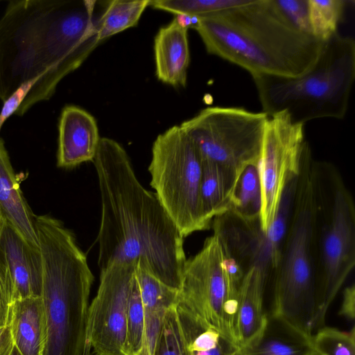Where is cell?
Listing matches in <instances>:
<instances>
[{
    "instance_id": "cell-5",
    "label": "cell",
    "mask_w": 355,
    "mask_h": 355,
    "mask_svg": "<svg viewBox=\"0 0 355 355\" xmlns=\"http://www.w3.org/2000/svg\"><path fill=\"white\" fill-rule=\"evenodd\" d=\"M35 227L42 263L47 337L42 355H94L88 338L89 297L94 277L73 233L48 215Z\"/></svg>"
},
{
    "instance_id": "cell-23",
    "label": "cell",
    "mask_w": 355,
    "mask_h": 355,
    "mask_svg": "<svg viewBox=\"0 0 355 355\" xmlns=\"http://www.w3.org/2000/svg\"><path fill=\"white\" fill-rule=\"evenodd\" d=\"M261 191L258 164L248 166L233 191L228 211L247 220H259Z\"/></svg>"
},
{
    "instance_id": "cell-38",
    "label": "cell",
    "mask_w": 355,
    "mask_h": 355,
    "mask_svg": "<svg viewBox=\"0 0 355 355\" xmlns=\"http://www.w3.org/2000/svg\"><path fill=\"white\" fill-rule=\"evenodd\" d=\"M5 220H6L5 216H4L3 211L0 207V233H1V229L3 226V224L5 223Z\"/></svg>"
},
{
    "instance_id": "cell-18",
    "label": "cell",
    "mask_w": 355,
    "mask_h": 355,
    "mask_svg": "<svg viewBox=\"0 0 355 355\" xmlns=\"http://www.w3.org/2000/svg\"><path fill=\"white\" fill-rule=\"evenodd\" d=\"M0 207L5 218L32 245L39 248L31 211L19 188L8 152L0 138Z\"/></svg>"
},
{
    "instance_id": "cell-28",
    "label": "cell",
    "mask_w": 355,
    "mask_h": 355,
    "mask_svg": "<svg viewBox=\"0 0 355 355\" xmlns=\"http://www.w3.org/2000/svg\"><path fill=\"white\" fill-rule=\"evenodd\" d=\"M145 343L144 311L137 282L135 280L127 311L123 354L135 355L141 349Z\"/></svg>"
},
{
    "instance_id": "cell-36",
    "label": "cell",
    "mask_w": 355,
    "mask_h": 355,
    "mask_svg": "<svg viewBox=\"0 0 355 355\" xmlns=\"http://www.w3.org/2000/svg\"><path fill=\"white\" fill-rule=\"evenodd\" d=\"M174 19L182 28L188 30L189 28H195L199 18L186 14H178L175 15Z\"/></svg>"
},
{
    "instance_id": "cell-8",
    "label": "cell",
    "mask_w": 355,
    "mask_h": 355,
    "mask_svg": "<svg viewBox=\"0 0 355 355\" xmlns=\"http://www.w3.org/2000/svg\"><path fill=\"white\" fill-rule=\"evenodd\" d=\"M269 116L241 107H209L180 125L196 145L202 160L216 163L238 178L258 164Z\"/></svg>"
},
{
    "instance_id": "cell-39",
    "label": "cell",
    "mask_w": 355,
    "mask_h": 355,
    "mask_svg": "<svg viewBox=\"0 0 355 355\" xmlns=\"http://www.w3.org/2000/svg\"><path fill=\"white\" fill-rule=\"evenodd\" d=\"M10 355H21V354L19 352L17 347L15 345H13L12 352Z\"/></svg>"
},
{
    "instance_id": "cell-17",
    "label": "cell",
    "mask_w": 355,
    "mask_h": 355,
    "mask_svg": "<svg viewBox=\"0 0 355 355\" xmlns=\"http://www.w3.org/2000/svg\"><path fill=\"white\" fill-rule=\"evenodd\" d=\"M8 325L13 345L21 355H42L47 337L46 311L42 297L15 300Z\"/></svg>"
},
{
    "instance_id": "cell-34",
    "label": "cell",
    "mask_w": 355,
    "mask_h": 355,
    "mask_svg": "<svg viewBox=\"0 0 355 355\" xmlns=\"http://www.w3.org/2000/svg\"><path fill=\"white\" fill-rule=\"evenodd\" d=\"M11 305L10 297L0 279V328L8 324Z\"/></svg>"
},
{
    "instance_id": "cell-12",
    "label": "cell",
    "mask_w": 355,
    "mask_h": 355,
    "mask_svg": "<svg viewBox=\"0 0 355 355\" xmlns=\"http://www.w3.org/2000/svg\"><path fill=\"white\" fill-rule=\"evenodd\" d=\"M135 267V263H115L101 270L98 289L88 311V338L94 355H124Z\"/></svg>"
},
{
    "instance_id": "cell-1",
    "label": "cell",
    "mask_w": 355,
    "mask_h": 355,
    "mask_svg": "<svg viewBox=\"0 0 355 355\" xmlns=\"http://www.w3.org/2000/svg\"><path fill=\"white\" fill-rule=\"evenodd\" d=\"M12 0L0 19V100L36 80L15 114L49 100L57 85L101 42L98 21L106 2Z\"/></svg>"
},
{
    "instance_id": "cell-20",
    "label": "cell",
    "mask_w": 355,
    "mask_h": 355,
    "mask_svg": "<svg viewBox=\"0 0 355 355\" xmlns=\"http://www.w3.org/2000/svg\"><path fill=\"white\" fill-rule=\"evenodd\" d=\"M297 175L288 178L274 220L263 236L256 266L262 268L268 276L272 274L279 259L293 209Z\"/></svg>"
},
{
    "instance_id": "cell-4",
    "label": "cell",
    "mask_w": 355,
    "mask_h": 355,
    "mask_svg": "<svg viewBox=\"0 0 355 355\" xmlns=\"http://www.w3.org/2000/svg\"><path fill=\"white\" fill-rule=\"evenodd\" d=\"M320 171V164L305 143L288 227L272 272V318L309 340L318 329V236L323 197Z\"/></svg>"
},
{
    "instance_id": "cell-10",
    "label": "cell",
    "mask_w": 355,
    "mask_h": 355,
    "mask_svg": "<svg viewBox=\"0 0 355 355\" xmlns=\"http://www.w3.org/2000/svg\"><path fill=\"white\" fill-rule=\"evenodd\" d=\"M239 291L230 277L220 241L214 234L205 241L198 254L187 259L178 304L237 348Z\"/></svg>"
},
{
    "instance_id": "cell-11",
    "label": "cell",
    "mask_w": 355,
    "mask_h": 355,
    "mask_svg": "<svg viewBox=\"0 0 355 355\" xmlns=\"http://www.w3.org/2000/svg\"><path fill=\"white\" fill-rule=\"evenodd\" d=\"M304 125L286 113L269 116L258 162L261 191L260 227L265 233L275 217L288 178L299 172L305 143Z\"/></svg>"
},
{
    "instance_id": "cell-29",
    "label": "cell",
    "mask_w": 355,
    "mask_h": 355,
    "mask_svg": "<svg viewBox=\"0 0 355 355\" xmlns=\"http://www.w3.org/2000/svg\"><path fill=\"white\" fill-rule=\"evenodd\" d=\"M311 340L318 355H355L354 327L346 331L324 326Z\"/></svg>"
},
{
    "instance_id": "cell-19",
    "label": "cell",
    "mask_w": 355,
    "mask_h": 355,
    "mask_svg": "<svg viewBox=\"0 0 355 355\" xmlns=\"http://www.w3.org/2000/svg\"><path fill=\"white\" fill-rule=\"evenodd\" d=\"M135 277L145 318V340L151 355L167 312L178 303L179 291L136 265Z\"/></svg>"
},
{
    "instance_id": "cell-27",
    "label": "cell",
    "mask_w": 355,
    "mask_h": 355,
    "mask_svg": "<svg viewBox=\"0 0 355 355\" xmlns=\"http://www.w3.org/2000/svg\"><path fill=\"white\" fill-rule=\"evenodd\" d=\"M248 0H154L149 6L174 15L186 14L198 18L235 8Z\"/></svg>"
},
{
    "instance_id": "cell-24",
    "label": "cell",
    "mask_w": 355,
    "mask_h": 355,
    "mask_svg": "<svg viewBox=\"0 0 355 355\" xmlns=\"http://www.w3.org/2000/svg\"><path fill=\"white\" fill-rule=\"evenodd\" d=\"M150 0L107 1L98 21L101 42L137 26Z\"/></svg>"
},
{
    "instance_id": "cell-3",
    "label": "cell",
    "mask_w": 355,
    "mask_h": 355,
    "mask_svg": "<svg viewBox=\"0 0 355 355\" xmlns=\"http://www.w3.org/2000/svg\"><path fill=\"white\" fill-rule=\"evenodd\" d=\"M194 29L209 53L252 76H300L315 63L324 42L296 28L275 0H248L199 18Z\"/></svg>"
},
{
    "instance_id": "cell-9",
    "label": "cell",
    "mask_w": 355,
    "mask_h": 355,
    "mask_svg": "<svg viewBox=\"0 0 355 355\" xmlns=\"http://www.w3.org/2000/svg\"><path fill=\"white\" fill-rule=\"evenodd\" d=\"M330 198L323 193L317 255L318 329L355 264V207L337 171L331 169Z\"/></svg>"
},
{
    "instance_id": "cell-35",
    "label": "cell",
    "mask_w": 355,
    "mask_h": 355,
    "mask_svg": "<svg viewBox=\"0 0 355 355\" xmlns=\"http://www.w3.org/2000/svg\"><path fill=\"white\" fill-rule=\"evenodd\" d=\"M13 345L9 325L0 328V355H10Z\"/></svg>"
},
{
    "instance_id": "cell-32",
    "label": "cell",
    "mask_w": 355,
    "mask_h": 355,
    "mask_svg": "<svg viewBox=\"0 0 355 355\" xmlns=\"http://www.w3.org/2000/svg\"><path fill=\"white\" fill-rule=\"evenodd\" d=\"M35 83L36 80H31L23 84L3 102L0 113V130L6 119L16 112Z\"/></svg>"
},
{
    "instance_id": "cell-40",
    "label": "cell",
    "mask_w": 355,
    "mask_h": 355,
    "mask_svg": "<svg viewBox=\"0 0 355 355\" xmlns=\"http://www.w3.org/2000/svg\"><path fill=\"white\" fill-rule=\"evenodd\" d=\"M228 355H241L238 349H235L232 352H230Z\"/></svg>"
},
{
    "instance_id": "cell-21",
    "label": "cell",
    "mask_w": 355,
    "mask_h": 355,
    "mask_svg": "<svg viewBox=\"0 0 355 355\" xmlns=\"http://www.w3.org/2000/svg\"><path fill=\"white\" fill-rule=\"evenodd\" d=\"M238 180L235 175L224 167L202 160L200 202L202 214L209 223L214 217L228 211Z\"/></svg>"
},
{
    "instance_id": "cell-7",
    "label": "cell",
    "mask_w": 355,
    "mask_h": 355,
    "mask_svg": "<svg viewBox=\"0 0 355 355\" xmlns=\"http://www.w3.org/2000/svg\"><path fill=\"white\" fill-rule=\"evenodd\" d=\"M202 159L180 125L159 134L152 148L150 185L183 236L210 227L201 209Z\"/></svg>"
},
{
    "instance_id": "cell-13",
    "label": "cell",
    "mask_w": 355,
    "mask_h": 355,
    "mask_svg": "<svg viewBox=\"0 0 355 355\" xmlns=\"http://www.w3.org/2000/svg\"><path fill=\"white\" fill-rule=\"evenodd\" d=\"M0 279L12 302L42 297L40 248L29 243L6 220L0 233Z\"/></svg>"
},
{
    "instance_id": "cell-37",
    "label": "cell",
    "mask_w": 355,
    "mask_h": 355,
    "mask_svg": "<svg viewBox=\"0 0 355 355\" xmlns=\"http://www.w3.org/2000/svg\"><path fill=\"white\" fill-rule=\"evenodd\" d=\"M135 355H150L147 345L144 344L141 349Z\"/></svg>"
},
{
    "instance_id": "cell-2",
    "label": "cell",
    "mask_w": 355,
    "mask_h": 355,
    "mask_svg": "<svg viewBox=\"0 0 355 355\" xmlns=\"http://www.w3.org/2000/svg\"><path fill=\"white\" fill-rule=\"evenodd\" d=\"M101 204L98 266L135 263L180 291L187 261L184 236L155 193L139 182L116 141L100 139L93 160Z\"/></svg>"
},
{
    "instance_id": "cell-15",
    "label": "cell",
    "mask_w": 355,
    "mask_h": 355,
    "mask_svg": "<svg viewBox=\"0 0 355 355\" xmlns=\"http://www.w3.org/2000/svg\"><path fill=\"white\" fill-rule=\"evenodd\" d=\"M268 278V274L263 269L252 266L241 282L238 295L236 322L238 349L257 340L268 329V317L263 310V297Z\"/></svg>"
},
{
    "instance_id": "cell-25",
    "label": "cell",
    "mask_w": 355,
    "mask_h": 355,
    "mask_svg": "<svg viewBox=\"0 0 355 355\" xmlns=\"http://www.w3.org/2000/svg\"><path fill=\"white\" fill-rule=\"evenodd\" d=\"M241 355H318L312 340L295 334L291 337L266 332L252 343L238 349Z\"/></svg>"
},
{
    "instance_id": "cell-33",
    "label": "cell",
    "mask_w": 355,
    "mask_h": 355,
    "mask_svg": "<svg viewBox=\"0 0 355 355\" xmlns=\"http://www.w3.org/2000/svg\"><path fill=\"white\" fill-rule=\"evenodd\" d=\"M338 315L354 321L355 317V286L354 284L347 286L343 294V300Z\"/></svg>"
},
{
    "instance_id": "cell-26",
    "label": "cell",
    "mask_w": 355,
    "mask_h": 355,
    "mask_svg": "<svg viewBox=\"0 0 355 355\" xmlns=\"http://www.w3.org/2000/svg\"><path fill=\"white\" fill-rule=\"evenodd\" d=\"M348 1L308 0L309 23L311 35L324 42L338 33Z\"/></svg>"
},
{
    "instance_id": "cell-16",
    "label": "cell",
    "mask_w": 355,
    "mask_h": 355,
    "mask_svg": "<svg viewBox=\"0 0 355 355\" xmlns=\"http://www.w3.org/2000/svg\"><path fill=\"white\" fill-rule=\"evenodd\" d=\"M187 32L173 19L159 30L154 40L157 78L175 87L187 85L190 62Z\"/></svg>"
},
{
    "instance_id": "cell-31",
    "label": "cell",
    "mask_w": 355,
    "mask_h": 355,
    "mask_svg": "<svg viewBox=\"0 0 355 355\" xmlns=\"http://www.w3.org/2000/svg\"><path fill=\"white\" fill-rule=\"evenodd\" d=\"M285 17L299 30L311 34L308 0H275Z\"/></svg>"
},
{
    "instance_id": "cell-6",
    "label": "cell",
    "mask_w": 355,
    "mask_h": 355,
    "mask_svg": "<svg viewBox=\"0 0 355 355\" xmlns=\"http://www.w3.org/2000/svg\"><path fill=\"white\" fill-rule=\"evenodd\" d=\"M252 77L268 116L286 113L302 125L319 118L343 119L355 79V42L336 33L323 42L315 63L300 76Z\"/></svg>"
},
{
    "instance_id": "cell-22",
    "label": "cell",
    "mask_w": 355,
    "mask_h": 355,
    "mask_svg": "<svg viewBox=\"0 0 355 355\" xmlns=\"http://www.w3.org/2000/svg\"><path fill=\"white\" fill-rule=\"evenodd\" d=\"M176 312L187 355H228L235 349L232 343L182 306Z\"/></svg>"
},
{
    "instance_id": "cell-14",
    "label": "cell",
    "mask_w": 355,
    "mask_h": 355,
    "mask_svg": "<svg viewBox=\"0 0 355 355\" xmlns=\"http://www.w3.org/2000/svg\"><path fill=\"white\" fill-rule=\"evenodd\" d=\"M101 137L94 117L76 106H66L59 123L58 166L73 168L94 160Z\"/></svg>"
},
{
    "instance_id": "cell-30",
    "label": "cell",
    "mask_w": 355,
    "mask_h": 355,
    "mask_svg": "<svg viewBox=\"0 0 355 355\" xmlns=\"http://www.w3.org/2000/svg\"><path fill=\"white\" fill-rule=\"evenodd\" d=\"M151 355H187L176 306L166 314Z\"/></svg>"
}]
</instances>
